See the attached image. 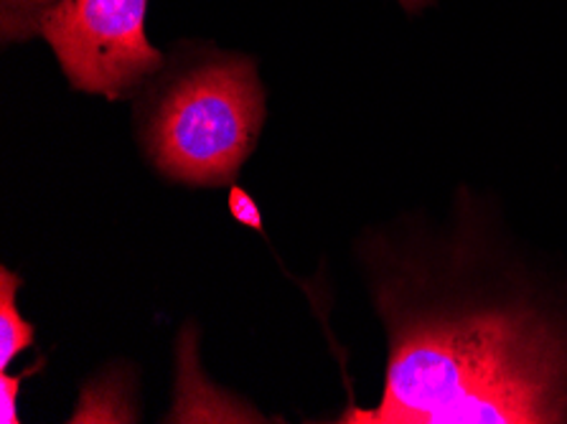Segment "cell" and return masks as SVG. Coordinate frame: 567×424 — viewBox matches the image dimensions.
Wrapping results in <instances>:
<instances>
[{
  "label": "cell",
  "instance_id": "obj_1",
  "mask_svg": "<svg viewBox=\"0 0 567 424\" xmlns=\"http://www.w3.org/2000/svg\"><path fill=\"white\" fill-rule=\"evenodd\" d=\"M392 349L377 410L349 424L567 422V328L522 302L412 308L380 296Z\"/></svg>",
  "mask_w": 567,
  "mask_h": 424
},
{
  "label": "cell",
  "instance_id": "obj_2",
  "mask_svg": "<svg viewBox=\"0 0 567 424\" xmlns=\"http://www.w3.org/2000/svg\"><path fill=\"white\" fill-rule=\"evenodd\" d=\"M265 94L245 56H209L174 76L145 127V145L163 176L188 186H225L255 151Z\"/></svg>",
  "mask_w": 567,
  "mask_h": 424
},
{
  "label": "cell",
  "instance_id": "obj_3",
  "mask_svg": "<svg viewBox=\"0 0 567 424\" xmlns=\"http://www.w3.org/2000/svg\"><path fill=\"white\" fill-rule=\"evenodd\" d=\"M148 0H54L33 11H3V41H49L74 90L120 100L163 69L145 37Z\"/></svg>",
  "mask_w": 567,
  "mask_h": 424
},
{
  "label": "cell",
  "instance_id": "obj_4",
  "mask_svg": "<svg viewBox=\"0 0 567 424\" xmlns=\"http://www.w3.org/2000/svg\"><path fill=\"white\" fill-rule=\"evenodd\" d=\"M21 277L11 270H0V369H8L21 351L33 345V325L25 323L19 308H16V296H19Z\"/></svg>",
  "mask_w": 567,
  "mask_h": 424
},
{
  "label": "cell",
  "instance_id": "obj_5",
  "mask_svg": "<svg viewBox=\"0 0 567 424\" xmlns=\"http://www.w3.org/2000/svg\"><path fill=\"white\" fill-rule=\"evenodd\" d=\"M41 366H44V361H41L39 366L25 371V374H19V376H8L3 371V376H0V422H3V424H19L21 422V417H19L21 384H23L25 376L33 374V371H39Z\"/></svg>",
  "mask_w": 567,
  "mask_h": 424
},
{
  "label": "cell",
  "instance_id": "obj_6",
  "mask_svg": "<svg viewBox=\"0 0 567 424\" xmlns=\"http://www.w3.org/2000/svg\"><path fill=\"white\" fill-rule=\"evenodd\" d=\"M229 211L239 224L262 231V214H260V209H257L252 196L247 194L245 188H239V186L231 188V192H229Z\"/></svg>",
  "mask_w": 567,
  "mask_h": 424
},
{
  "label": "cell",
  "instance_id": "obj_7",
  "mask_svg": "<svg viewBox=\"0 0 567 424\" xmlns=\"http://www.w3.org/2000/svg\"><path fill=\"white\" fill-rule=\"evenodd\" d=\"M49 3H54V0H3V11L23 13V11H33V8H44Z\"/></svg>",
  "mask_w": 567,
  "mask_h": 424
}]
</instances>
